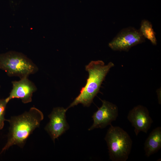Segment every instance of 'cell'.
<instances>
[{
    "label": "cell",
    "instance_id": "1",
    "mask_svg": "<svg viewBox=\"0 0 161 161\" xmlns=\"http://www.w3.org/2000/svg\"><path fill=\"white\" fill-rule=\"evenodd\" d=\"M43 119V113L36 108L32 107L20 115L6 119L10 125L7 139L0 155L13 145L23 148L29 137L39 127Z\"/></svg>",
    "mask_w": 161,
    "mask_h": 161
},
{
    "label": "cell",
    "instance_id": "12",
    "mask_svg": "<svg viewBox=\"0 0 161 161\" xmlns=\"http://www.w3.org/2000/svg\"><path fill=\"white\" fill-rule=\"evenodd\" d=\"M7 103L5 99H0V130L3 128L4 126V121H6L4 116L6 106Z\"/></svg>",
    "mask_w": 161,
    "mask_h": 161
},
{
    "label": "cell",
    "instance_id": "2",
    "mask_svg": "<svg viewBox=\"0 0 161 161\" xmlns=\"http://www.w3.org/2000/svg\"><path fill=\"white\" fill-rule=\"evenodd\" d=\"M112 62L105 65L102 61H92L85 66L89 73L88 78L85 86L79 95L67 108V109L81 103L89 107L99 91L101 85L110 69L114 66Z\"/></svg>",
    "mask_w": 161,
    "mask_h": 161
},
{
    "label": "cell",
    "instance_id": "5",
    "mask_svg": "<svg viewBox=\"0 0 161 161\" xmlns=\"http://www.w3.org/2000/svg\"><path fill=\"white\" fill-rule=\"evenodd\" d=\"M145 41L139 30L129 27L121 30L108 45L113 50L127 52L132 47Z\"/></svg>",
    "mask_w": 161,
    "mask_h": 161
},
{
    "label": "cell",
    "instance_id": "7",
    "mask_svg": "<svg viewBox=\"0 0 161 161\" xmlns=\"http://www.w3.org/2000/svg\"><path fill=\"white\" fill-rule=\"evenodd\" d=\"M101 106L93 114V123L89 131L97 128L103 129L111 125L118 116V108L115 104L105 100H102Z\"/></svg>",
    "mask_w": 161,
    "mask_h": 161
},
{
    "label": "cell",
    "instance_id": "8",
    "mask_svg": "<svg viewBox=\"0 0 161 161\" xmlns=\"http://www.w3.org/2000/svg\"><path fill=\"white\" fill-rule=\"evenodd\" d=\"M127 119L134 127V131L137 136L140 131L147 133L153 122L148 109L140 105L129 111Z\"/></svg>",
    "mask_w": 161,
    "mask_h": 161
},
{
    "label": "cell",
    "instance_id": "4",
    "mask_svg": "<svg viewBox=\"0 0 161 161\" xmlns=\"http://www.w3.org/2000/svg\"><path fill=\"white\" fill-rule=\"evenodd\" d=\"M0 69L10 76H18L20 79L28 77L38 70L37 66L25 55L10 51L0 54Z\"/></svg>",
    "mask_w": 161,
    "mask_h": 161
},
{
    "label": "cell",
    "instance_id": "9",
    "mask_svg": "<svg viewBox=\"0 0 161 161\" xmlns=\"http://www.w3.org/2000/svg\"><path fill=\"white\" fill-rule=\"evenodd\" d=\"M13 87L9 96L5 99L8 103L14 98L21 99L24 103L31 102L33 94L37 89L35 84L28 77L20 79L18 81L12 82Z\"/></svg>",
    "mask_w": 161,
    "mask_h": 161
},
{
    "label": "cell",
    "instance_id": "10",
    "mask_svg": "<svg viewBox=\"0 0 161 161\" xmlns=\"http://www.w3.org/2000/svg\"><path fill=\"white\" fill-rule=\"evenodd\" d=\"M161 148V127H157L150 133L145 141L144 150L147 157L157 152Z\"/></svg>",
    "mask_w": 161,
    "mask_h": 161
},
{
    "label": "cell",
    "instance_id": "3",
    "mask_svg": "<svg viewBox=\"0 0 161 161\" xmlns=\"http://www.w3.org/2000/svg\"><path fill=\"white\" fill-rule=\"evenodd\" d=\"M109 159L112 161H126L130 153L132 144L128 134L123 129L112 124L105 137Z\"/></svg>",
    "mask_w": 161,
    "mask_h": 161
},
{
    "label": "cell",
    "instance_id": "13",
    "mask_svg": "<svg viewBox=\"0 0 161 161\" xmlns=\"http://www.w3.org/2000/svg\"></svg>",
    "mask_w": 161,
    "mask_h": 161
},
{
    "label": "cell",
    "instance_id": "11",
    "mask_svg": "<svg viewBox=\"0 0 161 161\" xmlns=\"http://www.w3.org/2000/svg\"><path fill=\"white\" fill-rule=\"evenodd\" d=\"M139 30L145 38L148 39L153 45H157V41L155 33L152 28V25L150 22L145 19L142 20Z\"/></svg>",
    "mask_w": 161,
    "mask_h": 161
},
{
    "label": "cell",
    "instance_id": "6",
    "mask_svg": "<svg viewBox=\"0 0 161 161\" xmlns=\"http://www.w3.org/2000/svg\"><path fill=\"white\" fill-rule=\"evenodd\" d=\"M67 110V108L63 107H55L48 115L49 121L46 126L45 129L54 143L56 139H58L69 128L66 116Z\"/></svg>",
    "mask_w": 161,
    "mask_h": 161
}]
</instances>
